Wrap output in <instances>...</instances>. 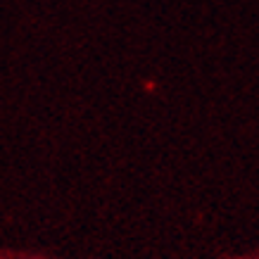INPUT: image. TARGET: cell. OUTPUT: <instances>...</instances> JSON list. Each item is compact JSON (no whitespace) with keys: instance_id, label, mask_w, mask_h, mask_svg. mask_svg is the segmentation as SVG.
<instances>
[]
</instances>
